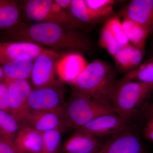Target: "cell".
Listing matches in <instances>:
<instances>
[{"mask_svg": "<svg viewBox=\"0 0 153 153\" xmlns=\"http://www.w3.org/2000/svg\"><path fill=\"white\" fill-rule=\"evenodd\" d=\"M78 31L52 23L21 22L1 32L0 42H28L58 53L90 51L92 43Z\"/></svg>", "mask_w": 153, "mask_h": 153, "instance_id": "6da1fadb", "label": "cell"}, {"mask_svg": "<svg viewBox=\"0 0 153 153\" xmlns=\"http://www.w3.org/2000/svg\"><path fill=\"white\" fill-rule=\"evenodd\" d=\"M116 77V70L111 65L97 59L88 63L77 77L72 84L73 90L94 99L109 102Z\"/></svg>", "mask_w": 153, "mask_h": 153, "instance_id": "7a4b0ae2", "label": "cell"}, {"mask_svg": "<svg viewBox=\"0 0 153 153\" xmlns=\"http://www.w3.org/2000/svg\"><path fill=\"white\" fill-rule=\"evenodd\" d=\"M153 92V83L117 80L109 102L129 124Z\"/></svg>", "mask_w": 153, "mask_h": 153, "instance_id": "3957f363", "label": "cell"}, {"mask_svg": "<svg viewBox=\"0 0 153 153\" xmlns=\"http://www.w3.org/2000/svg\"><path fill=\"white\" fill-rule=\"evenodd\" d=\"M64 111L70 128L75 130L100 116L117 114L109 102L94 99L73 90Z\"/></svg>", "mask_w": 153, "mask_h": 153, "instance_id": "277c9868", "label": "cell"}, {"mask_svg": "<svg viewBox=\"0 0 153 153\" xmlns=\"http://www.w3.org/2000/svg\"><path fill=\"white\" fill-rule=\"evenodd\" d=\"M25 15L34 22H46L77 30H87L88 26L76 19L53 0L24 1Z\"/></svg>", "mask_w": 153, "mask_h": 153, "instance_id": "5b68a950", "label": "cell"}, {"mask_svg": "<svg viewBox=\"0 0 153 153\" xmlns=\"http://www.w3.org/2000/svg\"><path fill=\"white\" fill-rule=\"evenodd\" d=\"M19 126L20 129L28 127L41 133L56 130L63 133L71 128L65 112L31 110Z\"/></svg>", "mask_w": 153, "mask_h": 153, "instance_id": "8992f818", "label": "cell"}, {"mask_svg": "<svg viewBox=\"0 0 153 153\" xmlns=\"http://www.w3.org/2000/svg\"><path fill=\"white\" fill-rule=\"evenodd\" d=\"M58 84L36 88L32 90L28 98L31 110L65 112V102L63 91Z\"/></svg>", "mask_w": 153, "mask_h": 153, "instance_id": "52a82bcc", "label": "cell"}, {"mask_svg": "<svg viewBox=\"0 0 153 153\" xmlns=\"http://www.w3.org/2000/svg\"><path fill=\"white\" fill-rule=\"evenodd\" d=\"M60 56V53L53 50L41 54L34 60L31 77L36 88L58 84L56 80V64Z\"/></svg>", "mask_w": 153, "mask_h": 153, "instance_id": "ba28073f", "label": "cell"}, {"mask_svg": "<svg viewBox=\"0 0 153 153\" xmlns=\"http://www.w3.org/2000/svg\"><path fill=\"white\" fill-rule=\"evenodd\" d=\"M6 82L8 90V112L20 125L30 111L28 100L33 88L27 79L13 80Z\"/></svg>", "mask_w": 153, "mask_h": 153, "instance_id": "9c48e42d", "label": "cell"}, {"mask_svg": "<svg viewBox=\"0 0 153 153\" xmlns=\"http://www.w3.org/2000/svg\"><path fill=\"white\" fill-rule=\"evenodd\" d=\"M101 151L103 153H145L146 148L138 135L128 128L110 137Z\"/></svg>", "mask_w": 153, "mask_h": 153, "instance_id": "30bf717a", "label": "cell"}, {"mask_svg": "<svg viewBox=\"0 0 153 153\" xmlns=\"http://www.w3.org/2000/svg\"><path fill=\"white\" fill-rule=\"evenodd\" d=\"M129 125L117 114H108L96 118L78 129L87 132L97 137H111L128 128Z\"/></svg>", "mask_w": 153, "mask_h": 153, "instance_id": "8fae6325", "label": "cell"}, {"mask_svg": "<svg viewBox=\"0 0 153 153\" xmlns=\"http://www.w3.org/2000/svg\"><path fill=\"white\" fill-rule=\"evenodd\" d=\"M52 51L28 42H0V65L4 66L24 55H29L34 60L41 54Z\"/></svg>", "mask_w": 153, "mask_h": 153, "instance_id": "7c38bea8", "label": "cell"}, {"mask_svg": "<svg viewBox=\"0 0 153 153\" xmlns=\"http://www.w3.org/2000/svg\"><path fill=\"white\" fill-rule=\"evenodd\" d=\"M118 15L137 22L146 30L149 36L153 35V0H132Z\"/></svg>", "mask_w": 153, "mask_h": 153, "instance_id": "4fadbf2b", "label": "cell"}, {"mask_svg": "<svg viewBox=\"0 0 153 153\" xmlns=\"http://www.w3.org/2000/svg\"><path fill=\"white\" fill-rule=\"evenodd\" d=\"M88 63L77 52H68L61 55L56 64L57 74L61 80L73 84Z\"/></svg>", "mask_w": 153, "mask_h": 153, "instance_id": "5bb4252c", "label": "cell"}, {"mask_svg": "<svg viewBox=\"0 0 153 153\" xmlns=\"http://www.w3.org/2000/svg\"><path fill=\"white\" fill-rule=\"evenodd\" d=\"M103 145L97 137L76 130L62 145L61 153H95L101 150Z\"/></svg>", "mask_w": 153, "mask_h": 153, "instance_id": "9a60e30c", "label": "cell"}, {"mask_svg": "<svg viewBox=\"0 0 153 153\" xmlns=\"http://www.w3.org/2000/svg\"><path fill=\"white\" fill-rule=\"evenodd\" d=\"M68 12L82 23L88 26L97 24L115 15L113 7L100 10L89 8L83 0H71Z\"/></svg>", "mask_w": 153, "mask_h": 153, "instance_id": "2e32d148", "label": "cell"}, {"mask_svg": "<svg viewBox=\"0 0 153 153\" xmlns=\"http://www.w3.org/2000/svg\"><path fill=\"white\" fill-rule=\"evenodd\" d=\"M144 50L129 44L113 57L118 71L124 75L136 69L143 60Z\"/></svg>", "mask_w": 153, "mask_h": 153, "instance_id": "e0dca14e", "label": "cell"}, {"mask_svg": "<svg viewBox=\"0 0 153 153\" xmlns=\"http://www.w3.org/2000/svg\"><path fill=\"white\" fill-rule=\"evenodd\" d=\"M14 141L24 153H42L44 149L42 133L28 127L20 129Z\"/></svg>", "mask_w": 153, "mask_h": 153, "instance_id": "ac0fdd59", "label": "cell"}, {"mask_svg": "<svg viewBox=\"0 0 153 153\" xmlns=\"http://www.w3.org/2000/svg\"><path fill=\"white\" fill-rule=\"evenodd\" d=\"M34 60L24 55L3 66L5 82L19 79H27L31 76Z\"/></svg>", "mask_w": 153, "mask_h": 153, "instance_id": "d6986e66", "label": "cell"}, {"mask_svg": "<svg viewBox=\"0 0 153 153\" xmlns=\"http://www.w3.org/2000/svg\"><path fill=\"white\" fill-rule=\"evenodd\" d=\"M21 13L18 1L0 0V29L7 30L21 22Z\"/></svg>", "mask_w": 153, "mask_h": 153, "instance_id": "ffe728a7", "label": "cell"}, {"mask_svg": "<svg viewBox=\"0 0 153 153\" xmlns=\"http://www.w3.org/2000/svg\"><path fill=\"white\" fill-rule=\"evenodd\" d=\"M123 27L129 42L135 47L145 50L147 39L149 37L147 31L138 23L126 17H121Z\"/></svg>", "mask_w": 153, "mask_h": 153, "instance_id": "44dd1931", "label": "cell"}, {"mask_svg": "<svg viewBox=\"0 0 153 153\" xmlns=\"http://www.w3.org/2000/svg\"><path fill=\"white\" fill-rule=\"evenodd\" d=\"M120 79L153 83V57L141 63L136 69L124 75Z\"/></svg>", "mask_w": 153, "mask_h": 153, "instance_id": "7402d4cb", "label": "cell"}, {"mask_svg": "<svg viewBox=\"0 0 153 153\" xmlns=\"http://www.w3.org/2000/svg\"><path fill=\"white\" fill-rule=\"evenodd\" d=\"M20 129L15 118L8 111L0 109V136L14 141Z\"/></svg>", "mask_w": 153, "mask_h": 153, "instance_id": "603a6c76", "label": "cell"}, {"mask_svg": "<svg viewBox=\"0 0 153 153\" xmlns=\"http://www.w3.org/2000/svg\"><path fill=\"white\" fill-rule=\"evenodd\" d=\"M98 44L113 57L124 46L118 42L108 28L104 25L100 30Z\"/></svg>", "mask_w": 153, "mask_h": 153, "instance_id": "cb8c5ba5", "label": "cell"}, {"mask_svg": "<svg viewBox=\"0 0 153 153\" xmlns=\"http://www.w3.org/2000/svg\"><path fill=\"white\" fill-rule=\"evenodd\" d=\"M62 134L56 130L42 133L44 145L42 153H61Z\"/></svg>", "mask_w": 153, "mask_h": 153, "instance_id": "d4e9b609", "label": "cell"}, {"mask_svg": "<svg viewBox=\"0 0 153 153\" xmlns=\"http://www.w3.org/2000/svg\"><path fill=\"white\" fill-rule=\"evenodd\" d=\"M104 25L120 44L123 46L130 44L124 31L121 20L118 15H114L111 17L107 20Z\"/></svg>", "mask_w": 153, "mask_h": 153, "instance_id": "484cf974", "label": "cell"}, {"mask_svg": "<svg viewBox=\"0 0 153 153\" xmlns=\"http://www.w3.org/2000/svg\"><path fill=\"white\" fill-rule=\"evenodd\" d=\"M0 153H24L13 140L0 136Z\"/></svg>", "mask_w": 153, "mask_h": 153, "instance_id": "4316f807", "label": "cell"}, {"mask_svg": "<svg viewBox=\"0 0 153 153\" xmlns=\"http://www.w3.org/2000/svg\"><path fill=\"white\" fill-rule=\"evenodd\" d=\"M117 1L114 0H85V4L89 8L100 10L113 7Z\"/></svg>", "mask_w": 153, "mask_h": 153, "instance_id": "83f0119b", "label": "cell"}, {"mask_svg": "<svg viewBox=\"0 0 153 153\" xmlns=\"http://www.w3.org/2000/svg\"><path fill=\"white\" fill-rule=\"evenodd\" d=\"M9 108L8 84L5 81L0 82V109L8 111Z\"/></svg>", "mask_w": 153, "mask_h": 153, "instance_id": "f1b7e54d", "label": "cell"}, {"mask_svg": "<svg viewBox=\"0 0 153 153\" xmlns=\"http://www.w3.org/2000/svg\"><path fill=\"white\" fill-rule=\"evenodd\" d=\"M143 135L145 139L153 143V117L148 118L143 128Z\"/></svg>", "mask_w": 153, "mask_h": 153, "instance_id": "f546056e", "label": "cell"}, {"mask_svg": "<svg viewBox=\"0 0 153 153\" xmlns=\"http://www.w3.org/2000/svg\"><path fill=\"white\" fill-rule=\"evenodd\" d=\"M60 7L68 11L71 5V0H54Z\"/></svg>", "mask_w": 153, "mask_h": 153, "instance_id": "4dcf8cb0", "label": "cell"}, {"mask_svg": "<svg viewBox=\"0 0 153 153\" xmlns=\"http://www.w3.org/2000/svg\"><path fill=\"white\" fill-rule=\"evenodd\" d=\"M153 117V102L149 108L147 112V118Z\"/></svg>", "mask_w": 153, "mask_h": 153, "instance_id": "1f68e13d", "label": "cell"}, {"mask_svg": "<svg viewBox=\"0 0 153 153\" xmlns=\"http://www.w3.org/2000/svg\"><path fill=\"white\" fill-rule=\"evenodd\" d=\"M4 78L5 79L4 74L3 68L1 67V66H0V82H1V80H2V79Z\"/></svg>", "mask_w": 153, "mask_h": 153, "instance_id": "d6a6232c", "label": "cell"}, {"mask_svg": "<svg viewBox=\"0 0 153 153\" xmlns=\"http://www.w3.org/2000/svg\"><path fill=\"white\" fill-rule=\"evenodd\" d=\"M95 153H103L102 152H101V150L99 152H97Z\"/></svg>", "mask_w": 153, "mask_h": 153, "instance_id": "836d02e7", "label": "cell"}, {"mask_svg": "<svg viewBox=\"0 0 153 153\" xmlns=\"http://www.w3.org/2000/svg\"></svg>", "mask_w": 153, "mask_h": 153, "instance_id": "e575fe53", "label": "cell"}]
</instances>
